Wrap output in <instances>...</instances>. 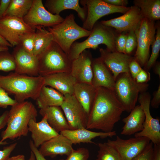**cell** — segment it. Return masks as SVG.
Segmentation results:
<instances>
[{"label": "cell", "mask_w": 160, "mask_h": 160, "mask_svg": "<svg viewBox=\"0 0 160 160\" xmlns=\"http://www.w3.org/2000/svg\"><path fill=\"white\" fill-rule=\"evenodd\" d=\"M96 92V88L91 84L77 82L74 86L73 95L88 116L94 101Z\"/></svg>", "instance_id": "4316f807"}, {"label": "cell", "mask_w": 160, "mask_h": 160, "mask_svg": "<svg viewBox=\"0 0 160 160\" xmlns=\"http://www.w3.org/2000/svg\"><path fill=\"white\" fill-rule=\"evenodd\" d=\"M93 59L91 52L85 50L72 61L70 73L77 82L92 84Z\"/></svg>", "instance_id": "ac0fdd59"}, {"label": "cell", "mask_w": 160, "mask_h": 160, "mask_svg": "<svg viewBox=\"0 0 160 160\" xmlns=\"http://www.w3.org/2000/svg\"><path fill=\"white\" fill-rule=\"evenodd\" d=\"M137 36L135 31H131L127 36L125 45L126 54L129 55L137 46Z\"/></svg>", "instance_id": "74e56055"}, {"label": "cell", "mask_w": 160, "mask_h": 160, "mask_svg": "<svg viewBox=\"0 0 160 160\" xmlns=\"http://www.w3.org/2000/svg\"><path fill=\"white\" fill-rule=\"evenodd\" d=\"M15 63L12 54L8 50L0 52V71L8 72L14 71Z\"/></svg>", "instance_id": "836d02e7"}, {"label": "cell", "mask_w": 160, "mask_h": 160, "mask_svg": "<svg viewBox=\"0 0 160 160\" xmlns=\"http://www.w3.org/2000/svg\"><path fill=\"white\" fill-rule=\"evenodd\" d=\"M44 83L43 77L40 76H30L15 72L0 75V87L13 95L18 103L29 98L36 100Z\"/></svg>", "instance_id": "7a4b0ae2"}, {"label": "cell", "mask_w": 160, "mask_h": 160, "mask_svg": "<svg viewBox=\"0 0 160 160\" xmlns=\"http://www.w3.org/2000/svg\"><path fill=\"white\" fill-rule=\"evenodd\" d=\"M92 85L96 88L103 87L113 91L115 80L113 74L100 57L93 59Z\"/></svg>", "instance_id": "ffe728a7"}, {"label": "cell", "mask_w": 160, "mask_h": 160, "mask_svg": "<svg viewBox=\"0 0 160 160\" xmlns=\"http://www.w3.org/2000/svg\"><path fill=\"white\" fill-rule=\"evenodd\" d=\"M64 98V95L55 89L44 85L36 100L40 109L50 106H60Z\"/></svg>", "instance_id": "83f0119b"}, {"label": "cell", "mask_w": 160, "mask_h": 160, "mask_svg": "<svg viewBox=\"0 0 160 160\" xmlns=\"http://www.w3.org/2000/svg\"><path fill=\"white\" fill-rule=\"evenodd\" d=\"M97 145L99 150L95 160H122L117 150L107 142Z\"/></svg>", "instance_id": "1f68e13d"}, {"label": "cell", "mask_w": 160, "mask_h": 160, "mask_svg": "<svg viewBox=\"0 0 160 160\" xmlns=\"http://www.w3.org/2000/svg\"><path fill=\"white\" fill-rule=\"evenodd\" d=\"M144 18L140 9L134 6L123 15L107 20H103L100 23L103 25L115 28L120 32L135 31L140 27Z\"/></svg>", "instance_id": "9a60e30c"}, {"label": "cell", "mask_w": 160, "mask_h": 160, "mask_svg": "<svg viewBox=\"0 0 160 160\" xmlns=\"http://www.w3.org/2000/svg\"><path fill=\"white\" fill-rule=\"evenodd\" d=\"M36 29L33 54L37 56L52 41V37L50 33L43 27H38Z\"/></svg>", "instance_id": "f546056e"}, {"label": "cell", "mask_w": 160, "mask_h": 160, "mask_svg": "<svg viewBox=\"0 0 160 160\" xmlns=\"http://www.w3.org/2000/svg\"><path fill=\"white\" fill-rule=\"evenodd\" d=\"M160 50V29H157L155 40L152 45V51L150 56L144 66V70L148 71L155 64Z\"/></svg>", "instance_id": "d6a6232c"}, {"label": "cell", "mask_w": 160, "mask_h": 160, "mask_svg": "<svg viewBox=\"0 0 160 160\" xmlns=\"http://www.w3.org/2000/svg\"><path fill=\"white\" fill-rule=\"evenodd\" d=\"M35 31L25 23L23 19L5 16L0 19V34L12 47L20 44L23 34Z\"/></svg>", "instance_id": "7c38bea8"}, {"label": "cell", "mask_w": 160, "mask_h": 160, "mask_svg": "<svg viewBox=\"0 0 160 160\" xmlns=\"http://www.w3.org/2000/svg\"><path fill=\"white\" fill-rule=\"evenodd\" d=\"M154 72L155 73L158 75L160 79V65L159 63H156L154 69Z\"/></svg>", "instance_id": "f5cc1de1"}, {"label": "cell", "mask_w": 160, "mask_h": 160, "mask_svg": "<svg viewBox=\"0 0 160 160\" xmlns=\"http://www.w3.org/2000/svg\"><path fill=\"white\" fill-rule=\"evenodd\" d=\"M135 32L137 48L134 59L141 66H144L149 57L150 46L153 44L155 40L154 21L144 18L139 28Z\"/></svg>", "instance_id": "ba28073f"}, {"label": "cell", "mask_w": 160, "mask_h": 160, "mask_svg": "<svg viewBox=\"0 0 160 160\" xmlns=\"http://www.w3.org/2000/svg\"><path fill=\"white\" fill-rule=\"evenodd\" d=\"M153 153L152 160H160V144H153Z\"/></svg>", "instance_id": "681fc988"}, {"label": "cell", "mask_w": 160, "mask_h": 160, "mask_svg": "<svg viewBox=\"0 0 160 160\" xmlns=\"http://www.w3.org/2000/svg\"><path fill=\"white\" fill-rule=\"evenodd\" d=\"M39 122L31 119L28 124L29 131L31 133L32 140L37 148L44 143L59 134L48 124L45 116Z\"/></svg>", "instance_id": "44dd1931"}, {"label": "cell", "mask_w": 160, "mask_h": 160, "mask_svg": "<svg viewBox=\"0 0 160 160\" xmlns=\"http://www.w3.org/2000/svg\"><path fill=\"white\" fill-rule=\"evenodd\" d=\"M37 115V110L31 102L25 101L12 106L9 111L7 127L2 132L0 142L27 135L28 123L31 119H36Z\"/></svg>", "instance_id": "3957f363"}, {"label": "cell", "mask_w": 160, "mask_h": 160, "mask_svg": "<svg viewBox=\"0 0 160 160\" xmlns=\"http://www.w3.org/2000/svg\"><path fill=\"white\" fill-rule=\"evenodd\" d=\"M29 147L35 157L36 160H47L40 152L39 149L34 145L32 140H30L29 142ZM59 160H64L61 159Z\"/></svg>", "instance_id": "f6af8a7d"}, {"label": "cell", "mask_w": 160, "mask_h": 160, "mask_svg": "<svg viewBox=\"0 0 160 160\" xmlns=\"http://www.w3.org/2000/svg\"><path fill=\"white\" fill-rule=\"evenodd\" d=\"M127 36L126 35L122 34L117 38L115 41L116 48L117 52L126 54L125 45Z\"/></svg>", "instance_id": "60d3db41"}, {"label": "cell", "mask_w": 160, "mask_h": 160, "mask_svg": "<svg viewBox=\"0 0 160 160\" xmlns=\"http://www.w3.org/2000/svg\"><path fill=\"white\" fill-rule=\"evenodd\" d=\"M36 57L39 76L44 77L57 73L71 72L72 61L53 41Z\"/></svg>", "instance_id": "277c9868"}, {"label": "cell", "mask_w": 160, "mask_h": 160, "mask_svg": "<svg viewBox=\"0 0 160 160\" xmlns=\"http://www.w3.org/2000/svg\"><path fill=\"white\" fill-rule=\"evenodd\" d=\"M115 41L114 33L108 27L100 23L95 24L88 38L81 42H74L68 55L73 61L86 49H96L100 44H105L109 51L116 52Z\"/></svg>", "instance_id": "52a82bcc"}, {"label": "cell", "mask_w": 160, "mask_h": 160, "mask_svg": "<svg viewBox=\"0 0 160 160\" xmlns=\"http://www.w3.org/2000/svg\"><path fill=\"white\" fill-rule=\"evenodd\" d=\"M81 4L86 6L87 16L83 22L82 27L91 31L96 22L102 17L113 13L124 14L130 7H119L109 4L103 0H85L80 1Z\"/></svg>", "instance_id": "9c48e42d"}, {"label": "cell", "mask_w": 160, "mask_h": 160, "mask_svg": "<svg viewBox=\"0 0 160 160\" xmlns=\"http://www.w3.org/2000/svg\"><path fill=\"white\" fill-rule=\"evenodd\" d=\"M135 80L138 83H147L150 79V74L148 71L142 69L136 76Z\"/></svg>", "instance_id": "7bdbcfd3"}, {"label": "cell", "mask_w": 160, "mask_h": 160, "mask_svg": "<svg viewBox=\"0 0 160 160\" xmlns=\"http://www.w3.org/2000/svg\"><path fill=\"white\" fill-rule=\"evenodd\" d=\"M138 100L144 112L145 120L143 130L135 133L134 136L146 137L153 144L160 145V119L153 117L151 115L150 110L151 95L147 91L141 93L139 94Z\"/></svg>", "instance_id": "8fae6325"}, {"label": "cell", "mask_w": 160, "mask_h": 160, "mask_svg": "<svg viewBox=\"0 0 160 160\" xmlns=\"http://www.w3.org/2000/svg\"><path fill=\"white\" fill-rule=\"evenodd\" d=\"M134 3L140 9L144 17L153 21L160 19V0H135Z\"/></svg>", "instance_id": "f1b7e54d"}, {"label": "cell", "mask_w": 160, "mask_h": 160, "mask_svg": "<svg viewBox=\"0 0 160 160\" xmlns=\"http://www.w3.org/2000/svg\"><path fill=\"white\" fill-rule=\"evenodd\" d=\"M89 156V150L85 148H80L73 150L64 160H88Z\"/></svg>", "instance_id": "d590c367"}, {"label": "cell", "mask_w": 160, "mask_h": 160, "mask_svg": "<svg viewBox=\"0 0 160 160\" xmlns=\"http://www.w3.org/2000/svg\"><path fill=\"white\" fill-rule=\"evenodd\" d=\"M60 15H53L44 7L41 0H33L31 7L23 19L33 29L38 27H50L63 22Z\"/></svg>", "instance_id": "30bf717a"}, {"label": "cell", "mask_w": 160, "mask_h": 160, "mask_svg": "<svg viewBox=\"0 0 160 160\" xmlns=\"http://www.w3.org/2000/svg\"><path fill=\"white\" fill-rule=\"evenodd\" d=\"M79 0H47L44 7L53 15H60V13L65 9H72L76 11L78 15L84 22L87 17L86 6L81 7Z\"/></svg>", "instance_id": "cb8c5ba5"}, {"label": "cell", "mask_w": 160, "mask_h": 160, "mask_svg": "<svg viewBox=\"0 0 160 160\" xmlns=\"http://www.w3.org/2000/svg\"><path fill=\"white\" fill-rule=\"evenodd\" d=\"M8 94L0 87V108H6L9 106H13L18 103L10 97Z\"/></svg>", "instance_id": "8d00e7d4"}, {"label": "cell", "mask_w": 160, "mask_h": 160, "mask_svg": "<svg viewBox=\"0 0 160 160\" xmlns=\"http://www.w3.org/2000/svg\"><path fill=\"white\" fill-rule=\"evenodd\" d=\"M153 97L151 100L150 105L153 108H158L160 104V84L157 90L155 91L153 94Z\"/></svg>", "instance_id": "ee69618b"}, {"label": "cell", "mask_w": 160, "mask_h": 160, "mask_svg": "<svg viewBox=\"0 0 160 160\" xmlns=\"http://www.w3.org/2000/svg\"><path fill=\"white\" fill-rule=\"evenodd\" d=\"M48 30L52 34V41L67 55L75 41L88 37L91 33V31L84 29L76 23L72 13L67 16L61 23L49 27Z\"/></svg>", "instance_id": "5b68a950"}, {"label": "cell", "mask_w": 160, "mask_h": 160, "mask_svg": "<svg viewBox=\"0 0 160 160\" xmlns=\"http://www.w3.org/2000/svg\"><path fill=\"white\" fill-rule=\"evenodd\" d=\"M107 142L117 150L122 160H132L147 147L151 141L143 137L124 140L117 136L115 140H108Z\"/></svg>", "instance_id": "5bb4252c"}, {"label": "cell", "mask_w": 160, "mask_h": 160, "mask_svg": "<svg viewBox=\"0 0 160 160\" xmlns=\"http://www.w3.org/2000/svg\"><path fill=\"white\" fill-rule=\"evenodd\" d=\"M105 2L110 4L119 7H126L128 4L127 0H103Z\"/></svg>", "instance_id": "7dc6e473"}, {"label": "cell", "mask_w": 160, "mask_h": 160, "mask_svg": "<svg viewBox=\"0 0 160 160\" xmlns=\"http://www.w3.org/2000/svg\"><path fill=\"white\" fill-rule=\"evenodd\" d=\"M73 144L69 139L59 134L44 143L39 150L44 157L54 158L58 155L68 156L73 150Z\"/></svg>", "instance_id": "d6986e66"}, {"label": "cell", "mask_w": 160, "mask_h": 160, "mask_svg": "<svg viewBox=\"0 0 160 160\" xmlns=\"http://www.w3.org/2000/svg\"><path fill=\"white\" fill-rule=\"evenodd\" d=\"M28 160H36L35 157L33 152L31 151L30 156Z\"/></svg>", "instance_id": "db71d44e"}, {"label": "cell", "mask_w": 160, "mask_h": 160, "mask_svg": "<svg viewBox=\"0 0 160 160\" xmlns=\"http://www.w3.org/2000/svg\"><path fill=\"white\" fill-rule=\"evenodd\" d=\"M12 54L15 63V72L30 76H39L36 56L25 51L20 44L16 46Z\"/></svg>", "instance_id": "2e32d148"}, {"label": "cell", "mask_w": 160, "mask_h": 160, "mask_svg": "<svg viewBox=\"0 0 160 160\" xmlns=\"http://www.w3.org/2000/svg\"><path fill=\"white\" fill-rule=\"evenodd\" d=\"M0 45L8 47H12L11 44L7 41L0 34Z\"/></svg>", "instance_id": "816d5d0a"}, {"label": "cell", "mask_w": 160, "mask_h": 160, "mask_svg": "<svg viewBox=\"0 0 160 160\" xmlns=\"http://www.w3.org/2000/svg\"><path fill=\"white\" fill-rule=\"evenodd\" d=\"M124 111L113 91L103 87H97L86 128L111 132Z\"/></svg>", "instance_id": "6da1fadb"}, {"label": "cell", "mask_w": 160, "mask_h": 160, "mask_svg": "<svg viewBox=\"0 0 160 160\" xmlns=\"http://www.w3.org/2000/svg\"><path fill=\"white\" fill-rule=\"evenodd\" d=\"M61 108L70 130L86 128L88 116L74 95H66Z\"/></svg>", "instance_id": "4fadbf2b"}, {"label": "cell", "mask_w": 160, "mask_h": 160, "mask_svg": "<svg viewBox=\"0 0 160 160\" xmlns=\"http://www.w3.org/2000/svg\"><path fill=\"white\" fill-rule=\"evenodd\" d=\"M129 68V73L135 79L137 75L142 69L139 63L134 59L130 62Z\"/></svg>", "instance_id": "b9f144b4"}, {"label": "cell", "mask_w": 160, "mask_h": 160, "mask_svg": "<svg viewBox=\"0 0 160 160\" xmlns=\"http://www.w3.org/2000/svg\"><path fill=\"white\" fill-rule=\"evenodd\" d=\"M60 134L68 138L75 145L81 143H94L92 140L96 137H100L102 139L112 137L116 135L115 131L108 132H95L86 128L65 130L61 132Z\"/></svg>", "instance_id": "603a6c76"}, {"label": "cell", "mask_w": 160, "mask_h": 160, "mask_svg": "<svg viewBox=\"0 0 160 160\" xmlns=\"http://www.w3.org/2000/svg\"><path fill=\"white\" fill-rule=\"evenodd\" d=\"M101 60L111 71L115 79L119 74L129 72V65L134 59L129 55L118 52H111L100 48Z\"/></svg>", "instance_id": "e0dca14e"}, {"label": "cell", "mask_w": 160, "mask_h": 160, "mask_svg": "<svg viewBox=\"0 0 160 160\" xmlns=\"http://www.w3.org/2000/svg\"><path fill=\"white\" fill-rule=\"evenodd\" d=\"M33 0H11L4 16H9L23 19L30 9Z\"/></svg>", "instance_id": "4dcf8cb0"}, {"label": "cell", "mask_w": 160, "mask_h": 160, "mask_svg": "<svg viewBox=\"0 0 160 160\" xmlns=\"http://www.w3.org/2000/svg\"><path fill=\"white\" fill-rule=\"evenodd\" d=\"M6 160H25V156L21 154L9 157Z\"/></svg>", "instance_id": "f907efd6"}, {"label": "cell", "mask_w": 160, "mask_h": 160, "mask_svg": "<svg viewBox=\"0 0 160 160\" xmlns=\"http://www.w3.org/2000/svg\"><path fill=\"white\" fill-rule=\"evenodd\" d=\"M39 113L45 116L50 126L56 132H59L70 129V127L60 106H53L40 109Z\"/></svg>", "instance_id": "484cf974"}, {"label": "cell", "mask_w": 160, "mask_h": 160, "mask_svg": "<svg viewBox=\"0 0 160 160\" xmlns=\"http://www.w3.org/2000/svg\"><path fill=\"white\" fill-rule=\"evenodd\" d=\"M44 85L55 89L64 95H73L77 82L70 73L60 72L43 77Z\"/></svg>", "instance_id": "7402d4cb"}, {"label": "cell", "mask_w": 160, "mask_h": 160, "mask_svg": "<svg viewBox=\"0 0 160 160\" xmlns=\"http://www.w3.org/2000/svg\"><path fill=\"white\" fill-rule=\"evenodd\" d=\"M149 86L137 83L129 72L124 73L116 77L113 91L124 111L129 113L136 106L139 94L146 92Z\"/></svg>", "instance_id": "8992f818"}, {"label": "cell", "mask_w": 160, "mask_h": 160, "mask_svg": "<svg viewBox=\"0 0 160 160\" xmlns=\"http://www.w3.org/2000/svg\"><path fill=\"white\" fill-rule=\"evenodd\" d=\"M153 144L151 141L147 147L132 160H152L153 153Z\"/></svg>", "instance_id": "f35d334b"}, {"label": "cell", "mask_w": 160, "mask_h": 160, "mask_svg": "<svg viewBox=\"0 0 160 160\" xmlns=\"http://www.w3.org/2000/svg\"><path fill=\"white\" fill-rule=\"evenodd\" d=\"M7 143L6 142H0V145ZM17 143H15L4 148L3 150H0V160H6L9 157L11 153L16 146Z\"/></svg>", "instance_id": "ab89813d"}, {"label": "cell", "mask_w": 160, "mask_h": 160, "mask_svg": "<svg viewBox=\"0 0 160 160\" xmlns=\"http://www.w3.org/2000/svg\"><path fill=\"white\" fill-rule=\"evenodd\" d=\"M9 50V47L0 45V52Z\"/></svg>", "instance_id": "11a10c76"}, {"label": "cell", "mask_w": 160, "mask_h": 160, "mask_svg": "<svg viewBox=\"0 0 160 160\" xmlns=\"http://www.w3.org/2000/svg\"><path fill=\"white\" fill-rule=\"evenodd\" d=\"M35 31L22 35L20 38V44L26 52L33 54Z\"/></svg>", "instance_id": "e575fe53"}, {"label": "cell", "mask_w": 160, "mask_h": 160, "mask_svg": "<svg viewBox=\"0 0 160 160\" xmlns=\"http://www.w3.org/2000/svg\"><path fill=\"white\" fill-rule=\"evenodd\" d=\"M11 1V0H0V19L4 16Z\"/></svg>", "instance_id": "bcb514c9"}, {"label": "cell", "mask_w": 160, "mask_h": 160, "mask_svg": "<svg viewBox=\"0 0 160 160\" xmlns=\"http://www.w3.org/2000/svg\"><path fill=\"white\" fill-rule=\"evenodd\" d=\"M9 111H5L0 116V130L7 124Z\"/></svg>", "instance_id": "c3c4849f"}, {"label": "cell", "mask_w": 160, "mask_h": 160, "mask_svg": "<svg viewBox=\"0 0 160 160\" xmlns=\"http://www.w3.org/2000/svg\"><path fill=\"white\" fill-rule=\"evenodd\" d=\"M145 115L140 105L135 106L130 113L122 120L124 123L121 134L130 135L142 131L143 129Z\"/></svg>", "instance_id": "d4e9b609"}]
</instances>
